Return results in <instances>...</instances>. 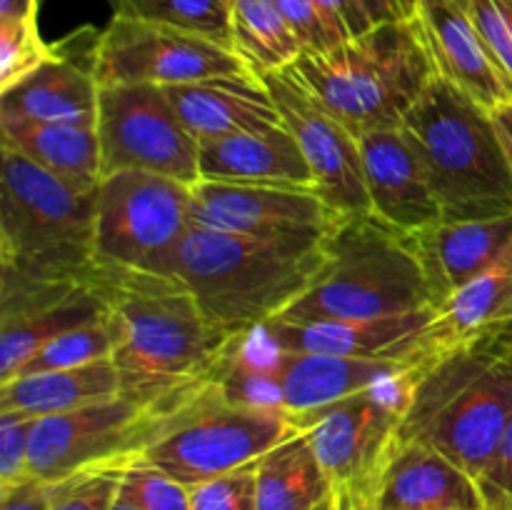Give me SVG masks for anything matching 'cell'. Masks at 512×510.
<instances>
[{
  "label": "cell",
  "instance_id": "1",
  "mask_svg": "<svg viewBox=\"0 0 512 510\" xmlns=\"http://www.w3.org/2000/svg\"><path fill=\"white\" fill-rule=\"evenodd\" d=\"M93 280L110 303L123 393L180 408L213 383L235 333L213 323L183 283L100 268Z\"/></svg>",
  "mask_w": 512,
  "mask_h": 510
},
{
  "label": "cell",
  "instance_id": "2",
  "mask_svg": "<svg viewBox=\"0 0 512 510\" xmlns=\"http://www.w3.org/2000/svg\"><path fill=\"white\" fill-rule=\"evenodd\" d=\"M512 420V360L483 333L420 368L398 440L423 443L483 478Z\"/></svg>",
  "mask_w": 512,
  "mask_h": 510
},
{
  "label": "cell",
  "instance_id": "3",
  "mask_svg": "<svg viewBox=\"0 0 512 510\" xmlns=\"http://www.w3.org/2000/svg\"><path fill=\"white\" fill-rule=\"evenodd\" d=\"M443 223L512 215V170L493 113L435 75L403 118Z\"/></svg>",
  "mask_w": 512,
  "mask_h": 510
},
{
  "label": "cell",
  "instance_id": "4",
  "mask_svg": "<svg viewBox=\"0 0 512 510\" xmlns=\"http://www.w3.org/2000/svg\"><path fill=\"white\" fill-rule=\"evenodd\" d=\"M325 245L293 248L190 225L175 258L183 283L213 323L230 333L258 328L283 315L315 280Z\"/></svg>",
  "mask_w": 512,
  "mask_h": 510
},
{
  "label": "cell",
  "instance_id": "5",
  "mask_svg": "<svg viewBox=\"0 0 512 510\" xmlns=\"http://www.w3.org/2000/svg\"><path fill=\"white\" fill-rule=\"evenodd\" d=\"M435 303L413 235L375 215H345L325 240V263L310 288L278 318L370 320Z\"/></svg>",
  "mask_w": 512,
  "mask_h": 510
},
{
  "label": "cell",
  "instance_id": "6",
  "mask_svg": "<svg viewBox=\"0 0 512 510\" xmlns=\"http://www.w3.org/2000/svg\"><path fill=\"white\" fill-rule=\"evenodd\" d=\"M290 70L358 138L400 128L435 78L415 18L380 23L325 53H303Z\"/></svg>",
  "mask_w": 512,
  "mask_h": 510
},
{
  "label": "cell",
  "instance_id": "7",
  "mask_svg": "<svg viewBox=\"0 0 512 510\" xmlns=\"http://www.w3.org/2000/svg\"><path fill=\"white\" fill-rule=\"evenodd\" d=\"M0 273L38 280H90L95 193H78L0 145Z\"/></svg>",
  "mask_w": 512,
  "mask_h": 510
},
{
  "label": "cell",
  "instance_id": "8",
  "mask_svg": "<svg viewBox=\"0 0 512 510\" xmlns=\"http://www.w3.org/2000/svg\"><path fill=\"white\" fill-rule=\"evenodd\" d=\"M295 430L285 410L230 405L213 380L168 415L138 458L193 488L255 463Z\"/></svg>",
  "mask_w": 512,
  "mask_h": 510
},
{
  "label": "cell",
  "instance_id": "9",
  "mask_svg": "<svg viewBox=\"0 0 512 510\" xmlns=\"http://www.w3.org/2000/svg\"><path fill=\"white\" fill-rule=\"evenodd\" d=\"M190 188L140 170L105 175L95 193V268L173 278L178 250L193 225Z\"/></svg>",
  "mask_w": 512,
  "mask_h": 510
},
{
  "label": "cell",
  "instance_id": "10",
  "mask_svg": "<svg viewBox=\"0 0 512 510\" xmlns=\"http://www.w3.org/2000/svg\"><path fill=\"white\" fill-rule=\"evenodd\" d=\"M423 365L295 420L343 503H373Z\"/></svg>",
  "mask_w": 512,
  "mask_h": 510
},
{
  "label": "cell",
  "instance_id": "11",
  "mask_svg": "<svg viewBox=\"0 0 512 510\" xmlns=\"http://www.w3.org/2000/svg\"><path fill=\"white\" fill-rule=\"evenodd\" d=\"M178 408L120 393L63 415L38 418L30 438V478L58 483L80 470L130 463Z\"/></svg>",
  "mask_w": 512,
  "mask_h": 510
},
{
  "label": "cell",
  "instance_id": "12",
  "mask_svg": "<svg viewBox=\"0 0 512 510\" xmlns=\"http://www.w3.org/2000/svg\"><path fill=\"white\" fill-rule=\"evenodd\" d=\"M95 130L103 178L120 170H140L185 185L200 180V143L160 85H100Z\"/></svg>",
  "mask_w": 512,
  "mask_h": 510
},
{
  "label": "cell",
  "instance_id": "13",
  "mask_svg": "<svg viewBox=\"0 0 512 510\" xmlns=\"http://www.w3.org/2000/svg\"><path fill=\"white\" fill-rule=\"evenodd\" d=\"M253 73L238 50L173 25L113 15L100 30L95 78L100 85H185Z\"/></svg>",
  "mask_w": 512,
  "mask_h": 510
},
{
  "label": "cell",
  "instance_id": "14",
  "mask_svg": "<svg viewBox=\"0 0 512 510\" xmlns=\"http://www.w3.org/2000/svg\"><path fill=\"white\" fill-rule=\"evenodd\" d=\"M190 193L193 223L293 248H320L345 218L308 188L198 180Z\"/></svg>",
  "mask_w": 512,
  "mask_h": 510
},
{
  "label": "cell",
  "instance_id": "15",
  "mask_svg": "<svg viewBox=\"0 0 512 510\" xmlns=\"http://www.w3.org/2000/svg\"><path fill=\"white\" fill-rule=\"evenodd\" d=\"M260 78L273 95L283 125L298 140L318 193L338 213L373 215L358 135L340 123L290 68Z\"/></svg>",
  "mask_w": 512,
  "mask_h": 510
},
{
  "label": "cell",
  "instance_id": "16",
  "mask_svg": "<svg viewBox=\"0 0 512 510\" xmlns=\"http://www.w3.org/2000/svg\"><path fill=\"white\" fill-rule=\"evenodd\" d=\"M110 315L90 280H38L0 273V383L13 378L45 343Z\"/></svg>",
  "mask_w": 512,
  "mask_h": 510
},
{
  "label": "cell",
  "instance_id": "17",
  "mask_svg": "<svg viewBox=\"0 0 512 510\" xmlns=\"http://www.w3.org/2000/svg\"><path fill=\"white\" fill-rule=\"evenodd\" d=\"M270 338L288 353L350 355V358L423 363L440 353L435 340L438 305L413 313L370 320H285L263 323Z\"/></svg>",
  "mask_w": 512,
  "mask_h": 510
},
{
  "label": "cell",
  "instance_id": "18",
  "mask_svg": "<svg viewBox=\"0 0 512 510\" xmlns=\"http://www.w3.org/2000/svg\"><path fill=\"white\" fill-rule=\"evenodd\" d=\"M98 38L100 30L83 28L63 43H53V58L0 90V118L95 125L100 93L95 78Z\"/></svg>",
  "mask_w": 512,
  "mask_h": 510
},
{
  "label": "cell",
  "instance_id": "19",
  "mask_svg": "<svg viewBox=\"0 0 512 510\" xmlns=\"http://www.w3.org/2000/svg\"><path fill=\"white\" fill-rule=\"evenodd\" d=\"M360 153L375 218L405 235L443 223L423 160L403 128L363 135Z\"/></svg>",
  "mask_w": 512,
  "mask_h": 510
},
{
  "label": "cell",
  "instance_id": "20",
  "mask_svg": "<svg viewBox=\"0 0 512 510\" xmlns=\"http://www.w3.org/2000/svg\"><path fill=\"white\" fill-rule=\"evenodd\" d=\"M413 18L438 78L453 83L488 110L512 100L473 25L468 5L458 0H418Z\"/></svg>",
  "mask_w": 512,
  "mask_h": 510
},
{
  "label": "cell",
  "instance_id": "21",
  "mask_svg": "<svg viewBox=\"0 0 512 510\" xmlns=\"http://www.w3.org/2000/svg\"><path fill=\"white\" fill-rule=\"evenodd\" d=\"M375 510H488L480 480L438 450L398 440L373 498Z\"/></svg>",
  "mask_w": 512,
  "mask_h": 510
},
{
  "label": "cell",
  "instance_id": "22",
  "mask_svg": "<svg viewBox=\"0 0 512 510\" xmlns=\"http://www.w3.org/2000/svg\"><path fill=\"white\" fill-rule=\"evenodd\" d=\"M175 113L198 143L280 125L268 85L255 73L220 75L165 88Z\"/></svg>",
  "mask_w": 512,
  "mask_h": 510
},
{
  "label": "cell",
  "instance_id": "23",
  "mask_svg": "<svg viewBox=\"0 0 512 510\" xmlns=\"http://www.w3.org/2000/svg\"><path fill=\"white\" fill-rule=\"evenodd\" d=\"M200 180L273 188H315L313 170L283 123L200 143Z\"/></svg>",
  "mask_w": 512,
  "mask_h": 510
},
{
  "label": "cell",
  "instance_id": "24",
  "mask_svg": "<svg viewBox=\"0 0 512 510\" xmlns=\"http://www.w3.org/2000/svg\"><path fill=\"white\" fill-rule=\"evenodd\" d=\"M428 273L435 303L445 300L493 268L512 245V215L463 223H438L413 235Z\"/></svg>",
  "mask_w": 512,
  "mask_h": 510
},
{
  "label": "cell",
  "instance_id": "25",
  "mask_svg": "<svg viewBox=\"0 0 512 510\" xmlns=\"http://www.w3.org/2000/svg\"><path fill=\"white\" fill-rule=\"evenodd\" d=\"M425 363V360H423ZM423 363L408 360L350 358V355L288 353L283 370V408L293 420L365 393Z\"/></svg>",
  "mask_w": 512,
  "mask_h": 510
},
{
  "label": "cell",
  "instance_id": "26",
  "mask_svg": "<svg viewBox=\"0 0 512 510\" xmlns=\"http://www.w3.org/2000/svg\"><path fill=\"white\" fill-rule=\"evenodd\" d=\"M0 145L23 153L78 193H95L103 180L95 125L0 118Z\"/></svg>",
  "mask_w": 512,
  "mask_h": 510
},
{
  "label": "cell",
  "instance_id": "27",
  "mask_svg": "<svg viewBox=\"0 0 512 510\" xmlns=\"http://www.w3.org/2000/svg\"><path fill=\"white\" fill-rule=\"evenodd\" d=\"M123 375L113 358L70 370H45L15 375L0 383V410L25 413L33 418L73 413L85 405L110 400L123 393Z\"/></svg>",
  "mask_w": 512,
  "mask_h": 510
},
{
  "label": "cell",
  "instance_id": "28",
  "mask_svg": "<svg viewBox=\"0 0 512 510\" xmlns=\"http://www.w3.org/2000/svg\"><path fill=\"white\" fill-rule=\"evenodd\" d=\"M258 510H335L338 490L303 430L275 445L255 465Z\"/></svg>",
  "mask_w": 512,
  "mask_h": 510
},
{
  "label": "cell",
  "instance_id": "29",
  "mask_svg": "<svg viewBox=\"0 0 512 510\" xmlns=\"http://www.w3.org/2000/svg\"><path fill=\"white\" fill-rule=\"evenodd\" d=\"M288 350L268 335L265 325L243 330L230 338L215 383L230 405L243 408H283V370Z\"/></svg>",
  "mask_w": 512,
  "mask_h": 510
},
{
  "label": "cell",
  "instance_id": "30",
  "mask_svg": "<svg viewBox=\"0 0 512 510\" xmlns=\"http://www.w3.org/2000/svg\"><path fill=\"white\" fill-rule=\"evenodd\" d=\"M233 48L255 75L290 68L305 53L275 0H230Z\"/></svg>",
  "mask_w": 512,
  "mask_h": 510
},
{
  "label": "cell",
  "instance_id": "31",
  "mask_svg": "<svg viewBox=\"0 0 512 510\" xmlns=\"http://www.w3.org/2000/svg\"><path fill=\"white\" fill-rule=\"evenodd\" d=\"M512 308V245L480 278L438 305L435 340L443 353L450 345L473 338Z\"/></svg>",
  "mask_w": 512,
  "mask_h": 510
},
{
  "label": "cell",
  "instance_id": "32",
  "mask_svg": "<svg viewBox=\"0 0 512 510\" xmlns=\"http://www.w3.org/2000/svg\"><path fill=\"white\" fill-rule=\"evenodd\" d=\"M113 15L173 25L233 48L230 0H113Z\"/></svg>",
  "mask_w": 512,
  "mask_h": 510
},
{
  "label": "cell",
  "instance_id": "33",
  "mask_svg": "<svg viewBox=\"0 0 512 510\" xmlns=\"http://www.w3.org/2000/svg\"><path fill=\"white\" fill-rule=\"evenodd\" d=\"M115 350V328L110 315L95 320V323L80 325L58 335L45 343L23 368L15 375L45 373V370H70L80 365L98 363V360L113 358ZM13 375V378H15Z\"/></svg>",
  "mask_w": 512,
  "mask_h": 510
},
{
  "label": "cell",
  "instance_id": "34",
  "mask_svg": "<svg viewBox=\"0 0 512 510\" xmlns=\"http://www.w3.org/2000/svg\"><path fill=\"white\" fill-rule=\"evenodd\" d=\"M130 463L98 465L50 483V510H110Z\"/></svg>",
  "mask_w": 512,
  "mask_h": 510
},
{
  "label": "cell",
  "instance_id": "35",
  "mask_svg": "<svg viewBox=\"0 0 512 510\" xmlns=\"http://www.w3.org/2000/svg\"><path fill=\"white\" fill-rule=\"evenodd\" d=\"M55 48L40 38L38 20H0V90L53 58Z\"/></svg>",
  "mask_w": 512,
  "mask_h": 510
},
{
  "label": "cell",
  "instance_id": "36",
  "mask_svg": "<svg viewBox=\"0 0 512 510\" xmlns=\"http://www.w3.org/2000/svg\"><path fill=\"white\" fill-rule=\"evenodd\" d=\"M123 488L143 510H190V485L170 478L155 465L135 458L128 465Z\"/></svg>",
  "mask_w": 512,
  "mask_h": 510
},
{
  "label": "cell",
  "instance_id": "37",
  "mask_svg": "<svg viewBox=\"0 0 512 510\" xmlns=\"http://www.w3.org/2000/svg\"><path fill=\"white\" fill-rule=\"evenodd\" d=\"M255 465L218 475L190 488V510H258L255 495Z\"/></svg>",
  "mask_w": 512,
  "mask_h": 510
},
{
  "label": "cell",
  "instance_id": "38",
  "mask_svg": "<svg viewBox=\"0 0 512 510\" xmlns=\"http://www.w3.org/2000/svg\"><path fill=\"white\" fill-rule=\"evenodd\" d=\"M468 13L512 98V25L508 15L498 0H468Z\"/></svg>",
  "mask_w": 512,
  "mask_h": 510
},
{
  "label": "cell",
  "instance_id": "39",
  "mask_svg": "<svg viewBox=\"0 0 512 510\" xmlns=\"http://www.w3.org/2000/svg\"><path fill=\"white\" fill-rule=\"evenodd\" d=\"M33 415L0 410V488L30 478V438Z\"/></svg>",
  "mask_w": 512,
  "mask_h": 510
},
{
  "label": "cell",
  "instance_id": "40",
  "mask_svg": "<svg viewBox=\"0 0 512 510\" xmlns=\"http://www.w3.org/2000/svg\"><path fill=\"white\" fill-rule=\"evenodd\" d=\"M275 5L285 15L290 28L295 30V35L303 43L305 53H325V50H333L338 45H343V40L330 28V23L320 13L315 0H275Z\"/></svg>",
  "mask_w": 512,
  "mask_h": 510
},
{
  "label": "cell",
  "instance_id": "41",
  "mask_svg": "<svg viewBox=\"0 0 512 510\" xmlns=\"http://www.w3.org/2000/svg\"><path fill=\"white\" fill-rule=\"evenodd\" d=\"M480 488L483 493H495L512 500V420L495 448L493 460L480 478Z\"/></svg>",
  "mask_w": 512,
  "mask_h": 510
},
{
  "label": "cell",
  "instance_id": "42",
  "mask_svg": "<svg viewBox=\"0 0 512 510\" xmlns=\"http://www.w3.org/2000/svg\"><path fill=\"white\" fill-rule=\"evenodd\" d=\"M53 485L45 480L28 478L0 488V510H50Z\"/></svg>",
  "mask_w": 512,
  "mask_h": 510
},
{
  "label": "cell",
  "instance_id": "43",
  "mask_svg": "<svg viewBox=\"0 0 512 510\" xmlns=\"http://www.w3.org/2000/svg\"><path fill=\"white\" fill-rule=\"evenodd\" d=\"M358 3L363 5L375 25L390 23V20H408L400 0H358Z\"/></svg>",
  "mask_w": 512,
  "mask_h": 510
},
{
  "label": "cell",
  "instance_id": "44",
  "mask_svg": "<svg viewBox=\"0 0 512 510\" xmlns=\"http://www.w3.org/2000/svg\"><path fill=\"white\" fill-rule=\"evenodd\" d=\"M480 333H483L500 353H505L512 360V308L503 315V318H498L495 323H490L488 328L480 330Z\"/></svg>",
  "mask_w": 512,
  "mask_h": 510
},
{
  "label": "cell",
  "instance_id": "45",
  "mask_svg": "<svg viewBox=\"0 0 512 510\" xmlns=\"http://www.w3.org/2000/svg\"><path fill=\"white\" fill-rule=\"evenodd\" d=\"M490 113H493L495 128H498L500 140H503L505 155H508V163L512 170V100H505V103L495 105Z\"/></svg>",
  "mask_w": 512,
  "mask_h": 510
},
{
  "label": "cell",
  "instance_id": "46",
  "mask_svg": "<svg viewBox=\"0 0 512 510\" xmlns=\"http://www.w3.org/2000/svg\"><path fill=\"white\" fill-rule=\"evenodd\" d=\"M43 0H0V20H38Z\"/></svg>",
  "mask_w": 512,
  "mask_h": 510
},
{
  "label": "cell",
  "instance_id": "47",
  "mask_svg": "<svg viewBox=\"0 0 512 510\" xmlns=\"http://www.w3.org/2000/svg\"><path fill=\"white\" fill-rule=\"evenodd\" d=\"M110 510H143V508H140V505L135 503L133 495H130L128 490H125L123 485H120V490H118V495H115V500H113V505H110Z\"/></svg>",
  "mask_w": 512,
  "mask_h": 510
},
{
  "label": "cell",
  "instance_id": "48",
  "mask_svg": "<svg viewBox=\"0 0 512 510\" xmlns=\"http://www.w3.org/2000/svg\"><path fill=\"white\" fill-rule=\"evenodd\" d=\"M485 505H488V510H512V500L495 493H485Z\"/></svg>",
  "mask_w": 512,
  "mask_h": 510
},
{
  "label": "cell",
  "instance_id": "49",
  "mask_svg": "<svg viewBox=\"0 0 512 510\" xmlns=\"http://www.w3.org/2000/svg\"><path fill=\"white\" fill-rule=\"evenodd\" d=\"M343 503V500H340ZM345 510H375L373 503H368V500H360V503H343Z\"/></svg>",
  "mask_w": 512,
  "mask_h": 510
},
{
  "label": "cell",
  "instance_id": "50",
  "mask_svg": "<svg viewBox=\"0 0 512 510\" xmlns=\"http://www.w3.org/2000/svg\"><path fill=\"white\" fill-rule=\"evenodd\" d=\"M400 3H403L405 15H408V18H413L415 8H418V0H400Z\"/></svg>",
  "mask_w": 512,
  "mask_h": 510
},
{
  "label": "cell",
  "instance_id": "51",
  "mask_svg": "<svg viewBox=\"0 0 512 510\" xmlns=\"http://www.w3.org/2000/svg\"><path fill=\"white\" fill-rule=\"evenodd\" d=\"M498 3H500V8H503V13L508 15V20L512 25V0H498Z\"/></svg>",
  "mask_w": 512,
  "mask_h": 510
},
{
  "label": "cell",
  "instance_id": "52",
  "mask_svg": "<svg viewBox=\"0 0 512 510\" xmlns=\"http://www.w3.org/2000/svg\"><path fill=\"white\" fill-rule=\"evenodd\" d=\"M335 510H345V505H343V503H340V505H338V508H335Z\"/></svg>",
  "mask_w": 512,
  "mask_h": 510
},
{
  "label": "cell",
  "instance_id": "53",
  "mask_svg": "<svg viewBox=\"0 0 512 510\" xmlns=\"http://www.w3.org/2000/svg\"><path fill=\"white\" fill-rule=\"evenodd\" d=\"M458 3H463V5H468V0H458Z\"/></svg>",
  "mask_w": 512,
  "mask_h": 510
}]
</instances>
